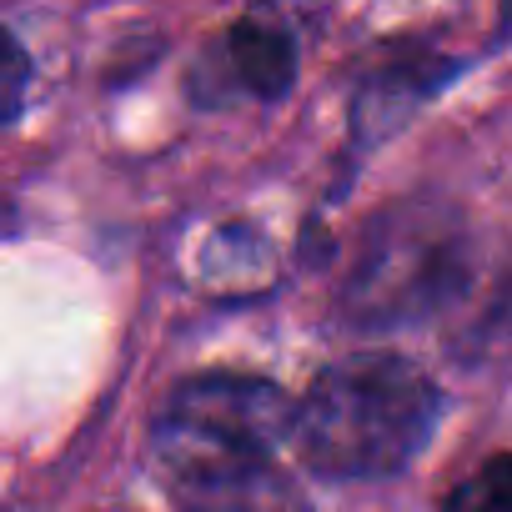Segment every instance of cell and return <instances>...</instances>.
<instances>
[{"label":"cell","mask_w":512,"mask_h":512,"mask_svg":"<svg viewBox=\"0 0 512 512\" xmlns=\"http://www.w3.org/2000/svg\"><path fill=\"white\" fill-rule=\"evenodd\" d=\"M437 422V392L407 357L362 352L332 362L292 407L297 457L317 477L367 482L402 472Z\"/></svg>","instance_id":"1"},{"label":"cell","mask_w":512,"mask_h":512,"mask_svg":"<svg viewBox=\"0 0 512 512\" xmlns=\"http://www.w3.org/2000/svg\"><path fill=\"white\" fill-rule=\"evenodd\" d=\"M467 267H472V246L452 211L432 201L392 206L362 236L342 307L357 327L372 332L412 327L442 312L467 287Z\"/></svg>","instance_id":"2"},{"label":"cell","mask_w":512,"mask_h":512,"mask_svg":"<svg viewBox=\"0 0 512 512\" xmlns=\"http://www.w3.org/2000/svg\"><path fill=\"white\" fill-rule=\"evenodd\" d=\"M292 437V402L267 377L241 372H206L181 382L151 422V457H186V452H256Z\"/></svg>","instance_id":"3"},{"label":"cell","mask_w":512,"mask_h":512,"mask_svg":"<svg viewBox=\"0 0 512 512\" xmlns=\"http://www.w3.org/2000/svg\"><path fill=\"white\" fill-rule=\"evenodd\" d=\"M156 467L181 512H312L302 487L256 452H186Z\"/></svg>","instance_id":"4"},{"label":"cell","mask_w":512,"mask_h":512,"mask_svg":"<svg viewBox=\"0 0 512 512\" xmlns=\"http://www.w3.org/2000/svg\"><path fill=\"white\" fill-rule=\"evenodd\" d=\"M216 61H221L226 91L256 96V101H277V96H287L292 81H297V41H292L272 16H246V21H236V26L221 36Z\"/></svg>","instance_id":"5"},{"label":"cell","mask_w":512,"mask_h":512,"mask_svg":"<svg viewBox=\"0 0 512 512\" xmlns=\"http://www.w3.org/2000/svg\"><path fill=\"white\" fill-rule=\"evenodd\" d=\"M206 282L211 287H267L272 282V251L262 241V231L251 226H231V231H216L211 246H206Z\"/></svg>","instance_id":"6"},{"label":"cell","mask_w":512,"mask_h":512,"mask_svg":"<svg viewBox=\"0 0 512 512\" xmlns=\"http://www.w3.org/2000/svg\"><path fill=\"white\" fill-rule=\"evenodd\" d=\"M442 512H512V462H507V452H492L482 462V472H472L442 502Z\"/></svg>","instance_id":"7"},{"label":"cell","mask_w":512,"mask_h":512,"mask_svg":"<svg viewBox=\"0 0 512 512\" xmlns=\"http://www.w3.org/2000/svg\"><path fill=\"white\" fill-rule=\"evenodd\" d=\"M31 91V56L21 51V41L0 26V126L16 121Z\"/></svg>","instance_id":"8"}]
</instances>
